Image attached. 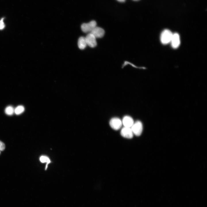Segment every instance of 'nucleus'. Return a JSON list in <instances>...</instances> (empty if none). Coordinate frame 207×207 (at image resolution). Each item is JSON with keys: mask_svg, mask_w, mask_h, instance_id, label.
Listing matches in <instances>:
<instances>
[{"mask_svg": "<svg viewBox=\"0 0 207 207\" xmlns=\"http://www.w3.org/2000/svg\"><path fill=\"white\" fill-rule=\"evenodd\" d=\"M40 160L42 163L46 162L47 163L45 167V169H46L47 168L48 164L50 162V160L49 158L45 156H42L40 158Z\"/></svg>", "mask_w": 207, "mask_h": 207, "instance_id": "nucleus-13", "label": "nucleus"}, {"mask_svg": "<svg viewBox=\"0 0 207 207\" xmlns=\"http://www.w3.org/2000/svg\"><path fill=\"white\" fill-rule=\"evenodd\" d=\"M173 33L169 30L165 29L162 32L160 39L161 42L163 44H166L170 43Z\"/></svg>", "mask_w": 207, "mask_h": 207, "instance_id": "nucleus-1", "label": "nucleus"}, {"mask_svg": "<svg viewBox=\"0 0 207 207\" xmlns=\"http://www.w3.org/2000/svg\"><path fill=\"white\" fill-rule=\"evenodd\" d=\"M170 43L173 48H177L179 47L180 43V36L178 33H173Z\"/></svg>", "mask_w": 207, "mask_h": 207, "instance_id": "nucleus-6", "label": "nucleus"}, {"mask_svg": "<svg viewBox=\"0 0 207 207\" xmlns=\"http://www.w3.org/2000/svg\"><path fill=\"white\" fill-rule=\"evenodd\" d=\"M134 0V1H137V0Z\"/></svg>", "mask_w": 207, "mask_h": 207, "instance_id": "nucleus-17", "label": "nucleus"}, {"mask_svg": "<svg viewBox=\"0 0 207 207\" xmlns=\"http://www.w3.org/2000/svg\"><path fill=\"white\" fill-rule=\"evenodd\" d=\"M14 109L11 106H7L5 109V112L7 115H12L14 112Z\"/></svg>", "mask_w": 207, "mask_h": 207, "instance_id": "nucleus-11", "label": "nucleus"}, {"mask_svg": "<svg viewBox=\"0 0 207 207\" xmlns=\"http://www.w3.org/2000/svg\"><path fill=\"white\" fill-rule=\"evenodd\" d=\"M122 121V124L124 127L130 128H131L134 123L132 118L128 116H124Z\"/></svg>", "mask_w": 207, "mask_h": 207, "instance_id": "nucleus-9", "label": "nucleus"}, {"mask_svg": "<svg viewBox=\"0 0 207 207\" xmlns=\"http://www.w3.org/2000/svg\"><path fill=\"white\" fill-rule=\"evenodd\" d=\"M96 38H101L105 34L104 30L102 28L96 26L90 32Z\"/></svg>", "mask_w": 207, "mask_h": 207, "instance_id": "nucleus-8", "label": "nucleus"}, {"mask_svg": "<svg viewBox=\"0 0 207 207\" xmlns=\"http://www.w3.org/2000/svg\"><path fill=\"white\" fill-rule=\"evenodd\" d=\"M133 133L137 136H139L141 134L143 131V125L141 122L139 121H137L134 122L131 127Z\"/></svg>", "mask_w": 207, "mask_h": 207, "instance_id": "nucleus-3", "label": "nucleus"}, {"mask_svg": "<svg viewBox=\"0 0 207 207\" xmlns=\"http://www.w3.org/2000/svg\"><path fill=\"white\" fill-rule=\"evenodd\" d=\"M3 18H2L0 20V30L3 29L5 27V25L3 21Z\"/></svg>", "mask_w": 207, "mask_h": 207, "instance_id": "nucleus-14", "label": "nucleus"}, {"mask_svg": "<svg viewBox=\"0 0 207 207\" xmlns=\"http://www.w3.org/2000/svg\"><path fill=\"white\" fill-rule=\"evenodd\" d=\"M110 125L112 129L117 130L121 127L122 125V121L118 118H112L110 121Z\"/></svg>", "mask_w": 207, "mask_h": 207, "instance_id": "nucleus-5", "label": "nucleus"}, {"mask_svg": "<svg viewBox=\"0 0 207 207\" xmlns=\"http://www.w3.org/2000/svg\"><path fill=\"white\" fill-rule=\"evenodd\" d=\"M120 134L123 137L128 139L132 138L133 136L131 128L124 126L122 129Z\"/></svg>", "mask_w": 207, "mask_h": 207, "instance_id": "nucleus-7", "label": "nucleus"}, {"mask_svg": "<svg viewBox=\"0 0 207 207\" xmlns=\"http://www.w3.org/2000/svg\"><path fill=\"white\" fill-rule=\"evenodd\" d=\"M97 26V23L95 21L92 20L88 23L83 24L81 25L82 31L85 33H90Z\"/></svg>", "mask_w": 207, "mask_h": 207, "instance_id": "nucleus-2", "label": "nucleus"}, {"mask_svg": "<svg viewBox=\"0 0 207 207\" xmlns=\"http://www.w3.org/2000/svg\"><path fill=\"white\" fill-rule=\"evenodd\" d=\"M5 146L4 143L0 141V151H3L5 149Z\"/></svg>", "mask_w": 207, "mask_h": 207, "instance_id": "nucleus-15", "label": "nucleus"}, {"mask_svg": "<svg viewBox=\"0 0 207 207\" xmlns=\"http://www.w3.org/2000/svg\"><path fill=\"white\" fill-rule=\"evenodd\" d=\"M87 45L92 48L96 46L97 43L96 38L91 33H89L85 37Z\"/></svg>", "mask_w": 207, "mask_h": 207, "instance_id": "nucleus-4", "label": "nucleus"}, {"mask_svg": "<svg viewBox=\"0 0 207 207\" xmlns=\"http://www.w3.org/2000/svg\"></svg>", "mask_w": 207, "mask_h": 207, "instance_id": "nucleus-18", "label": "nucleus"}, {"mask_svg": "<svg viewBox=\"0 0 207 207\" xmlns=\"http://www.w3.org/2000/svg\"><path fill=\"white\" fill-rule=\"evenodd\" d=\"M24 110V108L22 106H19L14 109V112L17 115H19L22 113Z\"/></svg>", "mask_w": 207, "mask_h": 207, "instance_id": "nucleus-12", "label": "nucleus"}, {"mask_svg": "<svg viewBox=\"0 0 207 207\" xmlns=\"http://www.w3.org/2000/svg\"><path fill=\"white\" fill-rule=\"evenodd\" d=\"M117 0L119 2H124L125 1V0Z\"/></svg>", "mask_w": 207, "mask_h": 207, "instance_id": "nucleus-16", "label": "nucleus"}, {"mask_svg": "<svg viewBox=\"0 0 207 207\" xmlns=\"http://www.w3.org/2000/svg\"><path fill=\"white\" fill-rule=\"evenodd\" d=\"M78 45L79 48L81 49H83L85 48L87 45L85 37H81L79 38Z\"/></svg>", "mask_w": 207, "mask_h": 207, "instance_id": "nucleus-10", "label": "nucleus"}]
</instances>
